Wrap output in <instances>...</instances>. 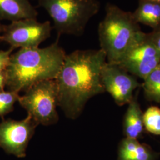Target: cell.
Returning a JSON list of instances; mask_svg holds the SVG:
<instances>
[{
  "label": "cell",
  "mask_w": 160,
  "mask_h": 160,
  "mask_svg": "<svg viewBox=\"0 0 160 160\" xmlns=\"http://www.w3.org/2000/svg\"><path fill=\"white\" fill-rule=\"evenodd\" d=\"M106 62L102 49L77 50L66 55L55 80L58 106L67 118L75 119L89 99L105 92L102 71Z\"/></svg>",
  "instance_id": "cell-1"
},
{
  "label": "cell",
  "mask_w": 160,
  "mask_h": 160,
  "mask_svg": "<svg viewBox=\"0 0 160 160\" xmlns=\"http://www.w3.org/2000/svg\"><path fill=\"white\" fill-rule=\"evenodd\" d=\"M65 52L58 41L44 48H21L12 54L6 69L9 91L26 92L45 80H55L63 65Z\"/></svg>",
  "instance_id": "cell-2"
},
{
  "label": "cell",
  "mask_w": 160,
  "mask_h": 160,
  "mask_svg": "<svg viewBox=\"0 0 160 160\" xmlns=\"http://www.w3.org/2000/svg\"><path fill=\"white\" fill-rule=\"evenodd\" d=\"M145 34L132 12L114 4L106 5L105 16L98 27V35L107 62L119 65Z\"/></svg>",
  "instance_id": "cell-3"
},
{
  "label": "cell",
  "mask_w": 160,
  "mask_h": 160,
  "mask_svg": "<svg viewBox=\"0 0 160 160\" xmlns=\"http://www.w3.org/2000/svg\"><path fill=\"white\" fill-rule=\"evenodd\" d=\"M51 17L58 35L84 33L89 20L100 10L98 0H39Z\"/></svg>",
  "instance_id": "cell-4"
},
{
  "label": "cell",
  "mask_w": 160,
  "mask_h": 160,
  "mask_svg": "<svg viewBox=\"0 0 160 160\" xmlns=\"http://www.w3.org/2000/svg\"><path fill=\"white\" fill-rule=\"evenodd\" d=\"M18 102L38 124L48 126L59 119L58 90L55 80H45L32 86Z\"/></svg>",
  "instance_id": "cell-5"
},
{
  "label": "cell",
  "mask_w": 160,
  "mask_h": 160,
  "mask_svg": "<svg viewBox=\"0 0 160 160\" xmlns=\"http://www.w3.org/2000/svg\"><path fill=\"white\" fill-rule=\"evenodd\" d=\"M51 22H38L36 18L23 19L4 26L0 40L10 45L11 48H38L51 34Z\"/></svg>",
  "instance_id": "cell-6"
},
{
  "label": "cell",
  "mask_w": 160,
  "mask_h": 160,
  "mask_svg": "<svg viewBox=\"0 0 160 160\" xmlns=\"http://www.w3.org/2000/svg\"><path fill=\"white\" fill-rule=\"evenodd\" d=\"M38 125L29 115L23 120H3L0 123V147L18 157H24Z\"/></svg>",
  "instance_id": "cell-7"
},
{
  "label": "cell",
  "mask_w": 160,
  "mask_h": 160,
  "mask_svg": "<svg viewBox=\"0 0 160 160\" xmlns=\"http://www.w3.org/2000/svg\"><path fill=\"white\" fill-rule=\"evenodd\" d=\"M102 80L104 90L119 106L130 103L133 92L139 86L136 79L119 65L107 62L102 69Z\"/></svg>",
  "instance_id": "cell-8"
},
{
  "label": "cell",
  "mask_w": 160,
  "mask_h": 160,
  "mask_svg": "<svg viewBox=\"0 0 160 160\" xmlns=\"http://www.w3.org/2000/svg\"><path fill=\"white\" fill-rule=\"evenodd\" d=\"M160 64V53L146 38L133 47L119 65L127 72L145 79Z\"/></svg>",
  "instance_id": "cell-9"
},
{
  "label": "cell",
  "mask_w": 160,
  "mask_h": 160,
  "mask_svg": "<svg viewBox=\"0 0 160 160\" xmlns=\"http://www.w3.org/2000/svg\"><path fill=\"white\" fill-rule=\"evenodd\" d=\"M38 12L28 0H0V20L12 22L36 18Z\"/></svg>",
  "instance_id": "cell-10"
},
{
  "label": "cell",
  "mask_w": 160,
  "mask_h": 160,
  "mask_svg": "<svg viewBox=\"0 0 160 160\" xmlns=\"http://www.w3.org/2000/svg\"><path fill=\"white\" fill-rule=\"evenodd\" d=\"M156 158L155 152L137 139L126 138L119 145L118 160H155Z\"/></svg>",
  "instance_id": "cell-11"
},
{
  "label": "cell",
  "mask_w": 160,
  "mask_h": 160,
  "mask_svg": "<svg viewBox=\"0 0 160 160\" xmlns=\"http://www.w3.org/2000/svg\"><path fill=\"white\" fill-rule=\"evenodd\" d=\"M133 16L138 24L141 23L153 29L160 26V4L151 0H139Z\"/></svg>",
  "instance_id": "cell-12"
},
{
  "label": "cell",
  "mask_w": 160,
  "mask_h": 160,
  "mask_svg": "<svg viewBox=\"0 0 160 160\" xmlns=\"http://www.w3.org/2000/svg\"><path fill=\"white\" fill-rule=\"evenodd\" d=\"M143 113L138 103L132 100L129 103L124 120V131L126 138L138 139L143 131Z\"/></svg>",
  "instance_id": "cell-13"
},
{
  "label": "cell",
  "mask_w": 160,
  "mask_h": 160,
  "mask_svg": "<svg viewBox=\"0 0 160 160\" xmlns=\"http://www.w3.org/2000/svg\"><path fill=\"white\" fill-rule=\"evenodd\" d=\"M143 82V87L147 96L160 102V68L158 67L148 75Z\"/></svg>",
  "instance_id": "cell-14"
},
{
  "label": "cell",
  "mask_w": 160,
  "mask_h": 160,
  "mask_svg": "<svg viewBox=\"0 0 160 160\" xmlns=\"http://www.w3.org/2000/svg\"><path fill=\"white\" fill-rule=\"evenodd\" d=\"M143 125L146 129L156 135H160V109L152 106L143 114Z\"/></svg>",
  "instance_id": "cell-15"
},
{
  "label": "cell",
  "mask_w": 160,
  "mask_h": 160,
  "mask_svg": "<svg viewBox=\"0 0 160 160\" xmlns=\"http://www.w3.org/2000/svg\"><path fill=\"white\" fill-rule=\"evenodd\" d=\"M19 96L18 93L16 92L4 90L0 92V116L2 117L12 112Z\"/></svg>",
  "instance_id": "cell-16"
},
{
  "label": "cell",
  "mask_w": 160,
  "mask_h": 160,
  "mask_svg": "<svg viewBox=\"0 0 160 160\" xmlns=\"http://www.w3.org/2000/svg\"><path fill=\"white\" fill-rule=\"evenodd\" d=\"M146 38L160 53V26L154 29L152 32L146 33Z\"/></svg>",
  "instance_id": "cell-17"
},
{
  "label": "cell",
  "mask_w": 160,
  "mask_h": 160,
  "mask_svg": "<svg viewBox=\"0 0 160 160\" xmlns=\"http://www.w3.org/2000/svg\"><path fill=\"white\" fill-rule=\"evenodd\" d=\"M14 50L11 48L7 51H0V72L6 71L9 62L12 52Z\"/></svg>",
  "instance_id": "cell-18"
},
{
  "label": "cell",
  "mask_w": 160,
  "mask_h": 160,
  "mask_svg": "<svg viewBox=\"0 0 160 160\" xmlns=\"http://www.w3.org/2000/svg\"><path fill=\"white\" fill-rule=\"evenodd\" d=\"M6 83L7 78L5 71L0 72V92L4 91V88L6 86Z\"/></svg>",
  "instance_id": "cell-19"
},
{
  "label": "cell",
  "mask_w": 160,
  "mask_h": 160,
  "mask_svg": "<svg viewBox=\"0 0 160 160\" xmlns=\"http://www.w3.org/2000/svg\"><path fill=\"white\" fill-rule=\"evenodd\" d=\"M3 27H4V26H2L0 23V38H1V34L2 33V31H3Z\"/></svg>",
  "instance_id": "cell-20"
},
{
  "label": "cell",
  "mask_w": 160,
  "mask_h": 160,
  "mask_svg": "<svg viewBox=\"0 0 160 160\" xmlns=\"http://www.w3.org/2000/svg\"><path fill=\"white\" fill-rule=\"evenodd\" d=\"M151 1H154V2H156L157 3L160 4V0H151Z\"/></svg>",
  "instance_id": "cell-21"
}]
</instances>
